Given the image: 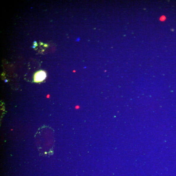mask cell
Returning a JSON list of instances; mask_svg holds the SVG:
<instances>
[{"mask_svg": "<svg viewBox=\"0 0 176 176\" xmlns=\"http://www.w3.org/2000/svg\"><path fill=\"white\" fill-rule=\"evenodd\" d=\"M165 19V18L164 16H162L160 18V20L161 21H164Z\"/></svg>", "mask_w": 176, "mask_h": 176, "instance_id": "7a4b0ae2", "label": "cell"}, {"mask_svg": "<svg viewBox=\"0 0 176 176\" xmlns=\"http://www.w3.org/2000/svg\"><path fill=\"white\" fill-rule=\"evenodd\" d=\"M80 40V39L78 38L77 39V41H79Z\"/></svg>", "mask_w": 176, "mask_h": 176, "instance_id": "3957f363", "label": "cell"}, {"mask_svg": "<svg viewBox=\"0 0 176 176\" xmlns=\"http://www.w3.org/2000/svg\"><path fill=\"white\" fill-rule=\"evenodd\" d=\"M46 77V72L43 71H39L35 73L34 76V81L35 82H42Z\"/></svg>", "mask_w": 176, "mask_h": 176, "instance_id": "6da1fadb", "label": "cell"}]
</instances>
